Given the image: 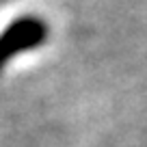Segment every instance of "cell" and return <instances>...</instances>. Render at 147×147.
Masks as SVG:
<instances>
[{
	"mask_svg": "<svg viewBox=\"0 0 147 147\" xmlns=\"http://www.w3.org/2000/svg\"><path fill=\"white\" fill-rule=\"evenodd\" d=\"M50 39V24L39 15H20L0 30V71L18 56L41 48Z\"/></svg>",
	"mask_w": 147,
	"mask_h": 147,
	"instance_id": "1",
	"label": "cell"
}]
</instances>
